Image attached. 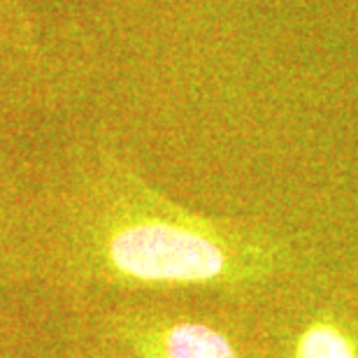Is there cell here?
<instances>
[{
  "mask_svg": "<svg viewBox=\"0 0 358 358\" xmlns=\"http://www.w3.org/2000/svg\"><path fill=\"white\" fill-rule=\"evenodd\" d=\"M47 117V47L28 0H0V119L24 135Z\"/></svg>",
  "mask_w": 358,
  "mask_h": 358,
  "instance_id": "obj_3",
  "label": "cell"
},
{
  "mask_svg": "<svg viewBox=\"0 0 358 358\" xmlns=\"http://www.w3.org/2000/svg\"><path fill=\"white\" fill-rule=\"evenodd\" d=\"M268 307L252 340L254 358H358V300L303 275L263 298Z\"/></svg>",
  "mask_w": 358,
  "mask_h": 358,
  "instance_id": "obj_2",
  "label": "cell"
},
{
  "mask_svg": "<svg viewBox=\"0 0 358 358\" xmlns=\"http://www.w3.org/2000/svg\"><path fill=\"white\" fill-rule=\"evenodd\" d=\"M0 358H17V310L10 296L0 300Z\"/></svg>",
  "mask_w": 358,
  "mask_h": 358,
  "instance_id": "obj_5",
  "label": "cell"
},
{
  "mask_svg": "<svg viewBox=\"0 0 358 358\" xmlns=\"http://www.w3.org/2000/svg\"><path fill=\"white\" fill-rule=\"evenodd\" d=\"M300 275L284 238L198 210L98 135L68 126L28 135L10 296L193 293L238 305Z\"/></svg>",
  "mask_w": 358,
  "mask_h": 358,
  "instance_id": "obj_1",
  "label": "cell"
},
{
  "mask_svg": "<svg viewBox=\"0 0 358 358\" xmlns=\"http://www.w3.org/2000/svg\"><path fill=\"white\" fill-rule=\"evenodd\" d=\"M28 184V135L0 119V300L10 296L12 256L17 245Z\"/></svg>",
  "mask_w": 358,
  "mask_h": 358,
  "instance_id": "obj_4",
  "label": "cell"
}]
</instances>
